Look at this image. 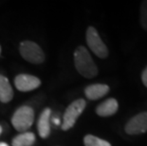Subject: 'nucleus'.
Returning a JSON list of instances; mask_svg holds the SVG:
<instances>
[{
    "label": "nucleus",
    "mask_w": 147,
    "mask_h": 146,
    "mask_svg": "<svg viewBox=\"0 0 147 146\" xmlns=\"http://www.w3.org/2000/svg\"><path fill=\"white\" fill-rule=\"evenodd\" d=\"M14 85L19 91L27 92L39 87V85H41V81L39 78L30 74H19L15 77Z\"/></svg>",
    "instance_id": "7"
},
{
    "label": "nucleus",
    "mask_w": 147,
    "mask_h": 146,
    "mask_svg": "<svg viewBox=\"0 0 147 146\" xmlns=\"http://www.w3.org/2000/svg\"><path fill=\"white\" fill-rule=\"evenodd\" d=\"M19 52L25 60L32 64H42L45 61V54L42 48L32 41L21 42L19 46Z\"/></svg>",
    "instance_id": "4"
},
{
    "label": "nucleus",
    "mask_w": 147,
    "mask_h": 146,
    "mask_svg": "<svg viewBox=\"0 0 147 146\" xmlns=\"http://www.w3.org/2000/svg\"><path fill=\"white\" fill-rule=\"evenodd\" d=\"M124 130L131 136L140 135L147 132V111L131 118L125 124Z\"/></svg>",
    "instance_id": "6"
},
{
    "label": "nucleus",
    "mask_w": 147,
    "mask_h": 146,
    "mask_svg": "<svg viewBox=\"0 0 147 146\" xmlns=\"http://www.w3.org/2000/svg\"><path fill=\"white\" fill-rule=\"evenodd\" d=\"M84 144L86 146H111L107 141H105L93 135H86L84 137Z\"/></svg>",
    "instance_id": "13"
},
{
    "label": "nucleus",
    "mask_w": 147,
    "mask_h": 146,
    "mask_svg": "<svg viewBox=\"0 0 147 146\" xmlns=\"http://www.w3.org/2000/svg\"><path fill=\"white\" fill-rule=\"evenodd\" d=\"M140 24L142 29L147 30V0L142 1L140 5Z\"/></svg>",
    "instance_id": "14"
},
{
    "label": "nucleus",
    "mask_w": 147,
    "mask_h": 146,
    "mask_svg": "<svg viewBox=\"0 0 147 146\" xmlns=\"http://www.w3.org/2000/svg\"><path fill=\"white\" fill-rule=\"evenodd\" d=\"M35 142V135L32 132H23L12 139V146H32Z\"/></svg>",
    "instance_id": "12"
},
{
    "label": "nucleus",
    "mask_w": 147,
    "mask_h": 146,
    "mask_svg": "<svg viewBox=\"0 0 147 146\" xmlns=\"http://www.w3.org/2000/svg\"><path fill=\"white\" fill-rule=\"evenodd\" d=\"M86 44L93 53L98 57L105 59L108 56L107 46L102 42L98 32L94 27H88L86 30Z\"/></svg>",
    "instance_id": "5"
},
{
    "label": "nucleus",
    "mask_w": 147,
    "mask_h": 146,
    "mask_svg": "<svg viewBox=\"0 0 147 146\" xmlns=\"http://www.w3.org/2000/svg\"><path fill=\"white\" fill-rule=\"evenodd\" d=\"M1 133H2V127L0 126V135H1Z\"/></svg>",
    "instance_id": "17"
},
{
    "label": "nucleus",
    "mask_w": 147,
    "mask_h": 146,
    "mask_svg": "<svg viewBox=\"0 0 147 146\" xmlns=\"http://www.w3.org/2000/svg\"><path fill=\"white\" fill-rule=\"evenodd\" d=\"M109 92V86L102 83H94L86 86L84 89V95L88 100L95 101L102 98Z\"/></svg>",
    "instance_id": "9"
},
{
    "label": "nucleus",
    "mask_w": 147,
    "mask_h": 146,
    "mask_svg": "<svg viewBox=\"0 0 147 146\" xmlns=\"http://www.w3.org/2000/svg\"><path fill=\"white\" fill-rule=\"evenodd\" d=\"M34 120V111L30 106L23 105L15 111L11 118V123L18 132H27Z\"/></svg>",
    "instance_id": "2"
},
{
    "label": "nucleus",
    "mask_w": 147,
    "mask_h": 146,
    "mask_svg": "<svg viewBox=\"0 0 147 146\" xmlns=\"http://www.w3.org/2000/svg\"><path fill=\"white\" fill-rule=\"evenodd\" d=\"M0 146H9L7 143H5V142H0Z\"/></svg>",
    "instance_id": "16"
},
{
    "label": "nucleus",
    "mask_w": 147,
    "mask_h": 146,
    "mask_svg": "<svg viewBox=\"0 0 147 146\" xmlns=\"http://www.w3.org/2000/svg\"><path fill=\"white\" fill-rule=\"evenodd\" d=\"M86 106V102L83 99H78L68 105L65 111L63 117V122H62V129L64 131L72 128L77 122L78 118L84 112V108Z\"/></svg>",
    "instance_id": "3"
},
{
    "label": "nucleus",
    "mask_w": 147,
    "mask_h": 146,
    "mask_svg": "<svg viewBox=\"0 0 147 146\" xmlns=\"http://www.w3.org/2000/svg\"><path fill=\"white\" fill-rule=\"evenodd\" d=\"M74 64L77 71L84 78H94L98 74V67L88 50L81 46L74 51Z\"/></svg>",
    "instance_id": "1"
},
{
    "label": "nucleus",
    "mask_w": 147,
    "mask_h": 146,
    "mask_svg": "<svg viewBox=\"0 0 147 146\" xmlns=\"http://www.w3.org/2000/svg\"><path fill=\"white\" fill-rule=\"evenodd\" d=\"M51 108H45L40 115V118L38 120L37 128H38L39 136L43 139L48 138L51 134Z\"/></svg>",
    "instance_id": "8"
},
{
    "label": "nucleus",
    "mask_w": 147,
    "mask_h": 146,
    "mask_svg": "<svg viewBox=\"0 0 147 146\" xmlns=\"http://www.w3.org/2000/svg\"><path fill=\"white\" fill-rule=\"evenodd\" d=\"M142 83L144 85L145 87H147V67L143 69L142 74Z\"/></svg>",
    "instance_id": "15"
},
{
    "label": "nucleus",
    "mask_w": 147,
    "mask_h": 146,
    "mask_svg": "<svg viewBox=\"0 0 147 146\" xmlns=\"http://www.w3.org/2000/svg\"><path fill=\"white\" fill-rule=\"evenodd\" d=\"M119 109V104L116 99L110 98L102 102L96 108V113L100 117H110L117 113Z\"/></svg>",
    "instance_id": "10"
},
{
    "label": "nucleus",
    "mask_w": 147,
    "mask_h": 146,
    "mask_svg": "<svg viewBox=\"0 0 147 146\" xmlns=\"http://www.w3.org/2000/svg\"><path fill=\"white\" fill-rule=\"evenodd\" d=\"M13 98V91L9 79L0 74V101L9 102Z\"/></svg>",
    "instance_id": "11"
},
{
    "label": "nucleus",
    "mask_w": 147,
    "mask_h": 146,
    "mask_svg": "<svg viewBox=\"0 0 147 146\" xmlns=\"http://www.w3.org/2000/svg\"><path fill=\"white\" fill-rule=\"evenodd\" d=\"M0 54H1V46H0Z\"/></svg>",
    "instance_id": "18"
}]
</instances>
